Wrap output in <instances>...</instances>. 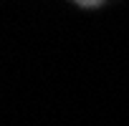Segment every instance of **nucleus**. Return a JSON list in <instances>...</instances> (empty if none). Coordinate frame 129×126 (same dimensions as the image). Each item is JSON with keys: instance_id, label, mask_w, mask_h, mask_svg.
Returning <instances> with one entry per match:
<instances>
[{"instance_id": "1", "label": "nucleus", "mask_w": 129, "mask_h": 126, "mask_svg": "<svg viewBox=\"0 0 129 126\" xmlns=\"http://www.w3.org/2000/svg\"><path fill=\"white\" fill-rule=\"evenodd\" d=\"M76 5H81V8H99L101 3H106V0H74Z\"/></svg>"}]
</instances>
